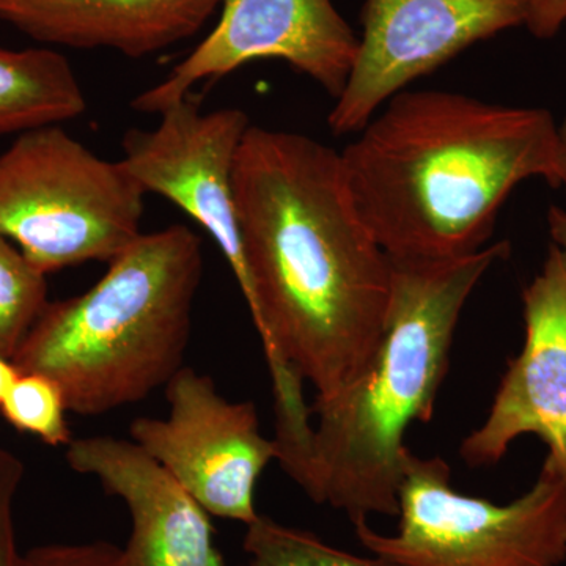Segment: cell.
<instances>
[{
    "mask_svg": "<svg viewBox=\"0 0 566 566\" xmlns=\"http://www.w3.org/2000/svg\"><path fill=\"white\" fill-rule=\"evenodd\" d=\"M222 0H0V20L29 39L144 59L191 39Z\"/></svg>",
    "mask_w": 566,
    "mask_h": 566,
    "instance_id": "13",
    "label": "cell"
},
{
    "mask_svg": "<svg viewBox=\"0 0 566 566\" xmlns=\"http://www.w3.org/2000/svg\"><path fill=\"white\" fill-rule=\"evenodd\" d=\"M398 528L354 526L387 566H564L566 482L543 461L534 485L509 504L460 493L444 458L409 450L398 490Z\"/></svg>",
    "mask_w": 566,
    "mask_h": 566,
    "instance_id": "6",
    "label": "cell"
},
{
    "mask_svg": "<svg viewBox=\"0 0 566 566\" xmlns=\"http://www.w3.org/2000/svg\"><path fill=\"white\" fill-rule=\"evenodd\" d=\"M46 277L0 232V353L9 359L50 303Z\"/></svg>",
    "mask_w": 566,
    "mask_h": 566,
    "instance_id": "16",
    "label": "cell"
},
{
    "mask_svg": "<svg viewBox=\"0 0 566 566\" xmlns=\"http://www.w3.org/2000/svg\"><path fill=\"white\" fill-rule=\"evenodd\" d=\"M203 268L188 227L142 233L87 292L48 303L11 363L57 382L82 417L140 403L185 367Z\"/></svg>",
    "mask_w": 566,
    "mask_h": 566,
    "instance_id": "4",
    "label": "cell"
},
{
    "mask_svg": "<svg viewBox=\"0 0 566 566\" xmlns=\"http://www.w3.org/2000/svg\"><path fill=\"white\" fill-rule=\"evenodd\" d=\"M18 375H20V371L11 363V359L0 353V405H2L3 398H6Z\"/></svg>",
    "mask_w": 566,
    "mask_h": 566,
    "instance_id": "22",
    "label": "cell"
},
{
    "mask_svg": "<svg viewBox=\"0 0 566 566\" xmlns=\"http://www.w3.org/2000/svg\"><path fill=\"white\" fill-rule=\"evenodd\" d=\"M22 566H123L122 549L107 542L36 546L22 554Z\"/></svg>",
    "mask_w": 566,
    "mask_h": 566,
    "instance_id": "19",
    "label": "cell"
},
{
    "mask_svg": "<svg viewBox=\"0 0 566 566\" xmlns=\"http://www.w3.org/2000/svg\"><path fill=\"white\" fill-rule=\"evenodd\" d=\"M147 193L61 125L18 134L0 153V232L41 273L109 263L139 240Z\"/></svg>",
    "mask_w": 566,
    "mask_h": 566,
    "instance_id": "5",
    "label": "cell"
},
{
    "mask_svg": "<svg viewBox=\"0 0 566 566\" xmlns=\"http://www.w3.org/2000/svg\"><path fill=\"white\" fill-rule=\"evenodd\" d=\"M524 345L502 376L486 419L461 442L471 468L495 465L521 436L546 446L566 482V270L551 245L523 292Z\"/></svg>",
    "mask_w": 566,
    "mask_h": 566,
    "instance_id": "11",
    "label": "cell"
},
{
    "mask_svg": "<svg viewBox=\"0 0 566 566\" xmlns=\"http://www.w3.org/2000/svg\"><path fill=\"white\" fill-rule=\"evenodd\" d=\"M560 150H562V188L566 191V118L560 125ZM547 226L553 238V245L560 255L562 263L566 270V210L560 207H551L547 212Z\"/></svg>",
    "mask_w": 566,
    "mask_h": 566,
    "instance_id": "21",
    "label": "cell"
},
{
    "mask_svg": "<svg viewBox=\"0 0 566 566\" xmlns=\"http://www.w3.org/2000/svg\"><path fill=\"white\" fill-rule=\"evenodd\" d=\"M166 419L139 417L129 434L210 516L249 524L259 517L255 490L277 461L273 439L260 431L252 401L219 394L208 375L185 367L166 386Z\"/></svg>",
    "mask_w": 566,
    "mask_h": 566,
    "instance_id": "7",
    "label": "cell"
},
{
    "mask_svg": "<svg viewBox=\"0 0 566 566\" xmlns=\"http://www.w3.org/2000/svg\"><path fill=\"white\" fill-rule=\"evenodd\" d=\"M66 412L61 386L40 374L18 375L0 405V415L10 427L52 447L73 441Z\"/></svg>",
    "mask_w": 566,
    "mask_h": 566,
    "instance_id": "17",
    "label": "cell"
},
{
    "mask_svg": "<svg viewBox=\"0 0 566 566\" xmlns=\"http://www.w3.org/2000/svg\"><path fill=\"white\" fill-rule=\"evenodd\" d=\"M532 0H367L363 36L327 125L359 133L382 104L476 41L526 25Z\"/></svg>",
    "mask_w": 566,
    "mask_h": 566,
    "instance_id": "8",
    "label": "cell"
},
{
    "mask_svg": "<svg viewBox=\"0 0 566 566\" xmlns=\"http://www.w3.org/2000/svg\"><path fill=\"white\" fill-rule=\"evenodd\" d=\"M243 546L249 558L240 566H387L381 558L356 556L262 515L249 524Z\"/></svg>",
    "mask_w": 566,
    "mask_h": 566,
    "instance_id": "15",
    "label": "cell"
},
{
    "mask_svg": "<svg viewBox=\"0 0 566 566\" xmlns=\"http://www.w3.org/2000/svg\"><path fill=\"white\" fill-rule=\"evenodd\" d=\"M566 22V0H532L526 28L535 39H554Z\"/></svg>",
    "mask_w": 566,
    "mask_h": 566,
    "instance_id": "20",
    "label": "cell"
},
{
    "mask_svg": "<svg viewBox=\"0 0 566 566\" xmlns=\"http://www.w3.org/2000/svg\"><path fill=\"white\" fill-rule=\"evenodd\" d=\"M354 207L392 260L485 248L521 182L562 188L560 125L542 107L406 91L340 151Z\"/></svg>",
    "mask_w": 566,
    "mask_h": 566,
    "instance_id": "2",
    "label": "cell"
},
{
    "mask_svg": "<svg viewBox=\"0 0 566 566\" xmlns=\"http://www.w3.org/2000/svg\"><path fill=\"white\" fill-rule=\"evenodd\" d=\"M24 472L20 457L0 446V566H22L14 535V501Z\"/></svg>",
    "mask_w": 566,
    "mask_h": 566,
    "instance_id": "18",
    "label": "cell"
},
{
    "mask_svg": "<svg viewBox=\"0 0 566 566\" xmlns=\"http://www.w3.org/2000/svg\"><path fill=\"white\" fill-rule=\"evenodd\" d=\"M512 252L499 241L449 260H392L385 331L356 381L311 406L316 415L303 491L353 526L397 516L412 423H428L450 367L461 312Z\"/></svg>",
    "mask_w": 566,
    "mask_h": 566,
    "instance_id": "3",
    "label": "cell"
},
{
    "mask_svg": "<svg viewBox=\"0 0 566 566\" xmlns=\"http://www.w3.org/2000/svg\"><path fill=\"white\" fill-rule=\"evenodd\" d=\"M218 24L158 84L133 99L140 114L159 115L199 82L227 76L245 63L277 59L337 99L359 51V36L333 0H222Z\"/></svg>",
    "mask_w": 566,
    "mask_h": 566,
    "instance_id": "9",
    "label": "cell"
},
{
    "mask_svg": "<svg viewBox=\"0 0 566 566\" xmlns=\"http://www.w3.org/2000/svg\"><path fill=\"white\" fill-rule=\"evenodd\" d=\"M237 107L203 111L191 92L159 114L155 128L128 129L123 166L145 193L177 205L221 249L245 297L249 275L234 205L233 174L248 129Z\"/></svg>",
    "mask_w": 566,
    "mask_h": 566,
    "instance_id": "10",
    "label": "cell"
},
{
    "mask_svg": "<svg viewBox=\"0 0 566 566\" xmlns=\"http://www.w3.org/2000/svg\"><path fill=\"white\" fill-rule=\"evenodd\" d=\"M66 463L117 495L132 515L123 566H227L210 515L133 439L88 436L66 446Z\"/></svg>",
    "mask_w": 566,
    "mask_h": 566,
    "instance_id": "12",
    "label": "cell"
},
{
    "mask_svg": "<svg viewBox=\"0 0 566 566\" xmlns=\"http://www.w3.org/2000/svg\"><path fill=\"white\" fill-rule=\"evenodd\" d=\"M233 188L277 461L300 482L314 436L304 382L327 400L363 374L385 331L392 262L354 207L340 151L322 142L251 125Z\"/></svg>",
    "mask_w": 566,
    "mask_h": 566,
    "instance_id": "1",
    "label": "cell"
},
{
    "mask_svg": "<svg viewBox=\"0 0 566 566\" xmlns=\"http://www.w3.org/2000/svg\"><path fill=\"white\" fill-rule=\"evenodd\" d=\"M85 109L80 80L61 52L0 46V136L62 125Z\"/></svg>",
    "mask_w": 566,
    "mask_h": 566,
    "instance_id": "14",
    "label": "cell"
}]
</instances>
